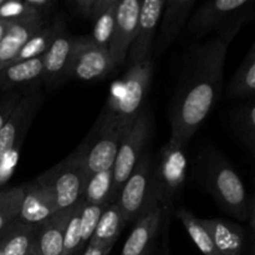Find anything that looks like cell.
Returning <instances> with one entry per match:
<instances>
[{
    "mask_svg": "<svg viewBox=\"0 0 255 255\" xmlns=\"http://www.w3.org/2000/svg\"><path fill=\"white\" fill-rule=\"evenodd\" d=\"M228 45L209 39L184 52L182 71L169 106L171 139L186 146L216 107L223 86Z\"/></svg>",
    "mask_w": 255,
    "mask_h": 255,
    "instance_id": "cell-1",
    "label": "cell"
},
{
    "mask_svg": "<svg viewBox=\"0 0 255 255\" xmlns=\"http://www.w3.org/2000/svg\"><path fill=\"white\" fill-rule=\"evenodd\" d=\"M197 176L223 211L241 221H249L254 228V201L249 198L236 169L221 153L203 149L198 157Z\"/></svg>",
    "mask_w": 255,
    "mask_h": 255,
    "instance_id": "cell-2",
    "label": "cell"
},
{
    "mask_svg": "<svg viewBox=\"0 0 255 255\" xmlns=\"http://www.w3.org/2000/svg\"><path fill=\"white\" fill-rule=\"evenodd\" d=\"M253 0L206 1L189 17L187 29L197 36L217 32V39L229 45L239 30L253 19Z\"/></svg>",
    "mask_w": 255,
    "mask_h": 255,
    "instance_id": "cell-3",
    "label": "cell"
},
{
    "mask_svg": "<svg viewBox=\"0 0 255 255\" xmlns=\"http://www.w3.org/2000/svg\"><path fill=\"white\" fill-rule=\"evenodd\" d=\"M186 146L169 139L161 148L154 163L152 162L149 181L148 209L167 207L181 192L187 176Z\"/></svg>",
    "mask_w": 255,
    "mask_h": 255,
    "instance_id": "cell-4",
    "label": "cell"
},
{
    "mask_svg": "<svg viewBox=\"0 0 255 255\" xmlns=\"http://www.w3.org/2000/svg\"><path fill=\"white\" fill-rule=\"evenodd\" d=\"M153 70L154 64L152 59L128 67L121 94L116 101L110 102L104 110L116 126L125 132L131 129L139 115L143 112L142 107L148 92Z\"/></svg>",
    "mask_w": 255,
    "mask_h": 255,
    "instance_id": "cell-5",
    "label": "cell"
},
{
    "mask_svg": "<svg viewBox=\"0 0 255 255\" xmlns=\"http://www.w3.org/2000/svg\"><path fill=\"white\" fill-rule=\"evenodd\" d=\"M126 133L116 126L106 112L100 115L89 136L75 151L81 161L86 178L97 172L112 169L119 147Z\"/></svg>",
    "mask_w": 255,
    "mask_h": 255,
    "instance_id": "cell-6",
    "label": "cell"
},
{
    "mask_svg": "<svg viewBox=\"0 0 255 255\" xmlns=\"http://www.w3.org/2000/svg\"><path fill=\"white\" fill-rule=\"evenodd\" d=\"M54 196L59 211L72 208L82 198L86 173L75 152L37 177Z\"/></svg>",
    "mask_w": 255,
    "mask_h": 255,
    "instance_id": "cell-7",
    "label": "cell"
},
{
    "mask_svg": "<svg viewBox=\"0 0 255 255\" xmlns=\"http://www.w3.org/2000/svg\"><path fill=\"white\" fill-rule=\"evenodd\" d=\"M149 117L146 111L142 112L136 120L133 126L128 132L125 134L124 139L117 151L116 158H115L114 167V181H112V193L110 203L117 201L120 191L125 182L127 181L131 172L133 171L134 166L146 149V143L148 141L149 134Z\"/></svg>",
    "mask_w": 255,
    "mask_h": 255,
    "instance_id": "cell-8",
    "label": "cell"
},
{
    "mask_svg": "<svg viewBox=\"0 0 255 255\" xmlns=\"http://www.w3.org/2000/svg\"><path fill=\"white\" fill-rule=\"evenodd\" d=\"M152 162L151 153L144 151L120 191L116 203L126 222L138 219L148 211Z\"/></svg>",
    "mask_w": 255,
    "mask_h": 255,
    "instance_id": "cell-9",
    "label": "cell"
},
{
    "mask_svg": "<svg viewBox=\"0 0 255 255\" xmlns=\"http://www.w3.org/2000/svg\"><path fill=\"white\" fill-rule=\"evenodd\" d=\"M115 69L109 49L97 45L91 37H77L69 77L81 81L101 80Z\"/></svg>",
    "mask_w": 255,
    "mask_h": 255,
    "instance_id": "cell-10",
    "label": "cell"
},
{
    "mask_svg": "<svg viewBox=\"0 0 255 255\" xmlns=\"http://www.w3.org/2000/svg\"><path fill=\"white\" fill-rule=\"evenodd\" d=\"M164 0H141L136 34L127 54L128 67L151 59Z\"/></svg>",
    "mask_w": 255,
    "mask_h": 255,
    "instance_id": "cell-11",
    "label": "cell"
},
{
    "mask_svg": "<svg viewBox=\"0 0 255 255\" xmlns=\"http://www.w3.org/2000/svg\"><path fill=\"white\" fill-rule=\"evenodd\" d=\"M42 101L44 95L37 91V89L30 90L24 95L6 124L0 129V159L16 151L17 144L26 134Z\"/></svg>",
    "mask_w": 255,
    "mask_h": 255,
    "instance_id": "cell-12",
    "label": "cell"
},
{
    "mask_svg": "<svg viewBox=\"0 0 255 255\" xmlns=\"http://www.w3.org/2000/svg\"><path fill=\"white\" fill-rule=\"evenodd\" d=\"M141 0H119L109 52L115 66L126 64L127 54L136 34Z\"/></svg>",
    "mask_w": 255,
    "mask_h": 255,
    "instance_id": "cell-13",
    "label": "cell"
},
{
    "mask_svg": "<svg viewBox=\"0 0 255 255\" xmlns=\"http://www.w3.org/2000/svg\"><path fill=\"white\" fill-rule=\"evenodd\" d=\"M194 0H166L163 11L157 29L154 40V56L159 57L176 41L178 35L186 26L189 14L193 9Z\"/></svg>",
    "mask_w": 255,
    "mask_h": 255,
    "instance_id": "cell-14",
    "label": "cell"
},
{
    "mask_svg": "<svg viewBox=\"0 0 255 255\" xmlns=\"http://www.w3.org/2000/svg\"><path fill=\"white\" fill-rule=\"evenodd\" d=\"M164 212L166 208L156 206L139 217L122 248L121 255H151Z\"/></svg>",
    "mask_w": 255,
    "mask_h": 255,
    "instance_id": "cell-15",
    "label": "cell"
},
{
    "mask_svg": "<svg viewBox=\"0 0 255 255\" xmlns=\"http://www.w3.org/2000/svg\"><path fill=\"white\" fill-rule=\"evenodd\" d=\"M22 189L24 196L16 221L36 226L59 211L52 193L37 178Z\"/></svg>",
    "mask_w": 255,
    "mask_h": 255,
    "instance_id": "cell-16",
    "label": "cell"
},
{
    "mask_svg": "<svg viewBox=\"0 0 255 255\" xmlns=\"http://www.w3.org/2000/svg\"><path fill=\"white\" fill-rule=\"evenodd\" d=\"M77 37L67 32L60 35L46 52L42 55L44 76L42 80L49 85H56L69 77L70 65L76 46Z\"/></svg>",
    "mask_w": 255,
    "mask_h": 255,
    "instance_id": "cell-17",
    "label": "cell"
},
{
    "mask_svg": "<svg viewBox=\"0 0 255 255\" xmlns=\"http://www.w3.org/2000/svg\"><path fill=\"white\" fill-rule=\"evenodd\" d=\"M49 20L46 17H32L24 21L12 22L0 41V71L11 64L27 40L39 31Z\"/></svg>",
    "mask_w": 255,
    "mask_h": 255,
    "instance_id": "cell-18",
    "label": "cell"
},
{
    "mask_svg": "<svg viewBox=\"0 0 255 255\" xmlns=\"http://www.w3.org/2000/svg\"><path fill=\"white\" fill-rule=\"evenodd\" d=\"M44 76L42 56L25 61L12 62L0 71V90L16 91L17 87L37 89L36 84Z\"/></svg>",
    "mask_w": 255,
    "mask_h": 255,
    "instance_id": "cell-19",
    "label": "cell"
},
{
    "mask_svg": "<svg viewBox=\"0 0 255 255\" xmlns=\"http://www.w3.org/2000/svg\"><path fill=\"white\" fill-rule=\"evenodd\" d=\"M72 208L57 211L44 222L36 224V247L40 254L61 255L65 229Z\"/></svg>",
    "mask_w": 255,
    "mask_h": 255,
    "instance_id": "cell-20",
    "label": "cell"
},
{
    "mask_svg": "<svg viewBox=\"0 0 255 255\" xmlns=\"http://www.w3.org/2000/svg\"><path fill=\"white\" fill-rule=\"evenodd\" d=\"M201 219V218H199ZM221 255H241L244 244L243 228L221 218L201 219Z\"/></svg>",
    "mask_w": 255,
    "mask_h": 255,
    "instance_id": "cell-21",
    "label": "cell"
},
{
    "mask_svg": "<svg viewBox=\"0 0 255 255\" xmlns=\"http://www.w3.org/2000/svg\"><path fill=\"white\" fill-rule=\"evenodd\" d=\"M66 32V25L61 15L55 17L51 21H47L41 29L35 32L31 37L26 41V44L21 47L19 54L12 62L25 61V60L35 59V57L42 56L49 50L52 42L57 39L61 34ZM11 62V64H12Z\"/></svg>",
    "mask_w": 255,
    "mask_h": 255,
    "instance_id": "cell-22",
    "label": "cell"
},
{
    "mask_svg": "<svg viewBox=\"0 0 255 255\" xmlns=\"http://www.w3.org/2000/svg\"><path fill=\"white\" fill-rule=\"evenodd\" d=\"M36 242V226L15 219L0 234V252L2 255H26Z\"/></svg>",
    "mask_w": 255,
    "mask_h": 255,
    "instance_id": "cell-23",
    "label": "cell"
},
{
    "mask_svg": "<svg viewBox=\"0 0 255 255\" xmlns=\"http://www.w3.org/2000/svg\"><path fill=\"white\" fill-rule=\"evenodd\" d=\"M126 223L127 222L120 211L119 204L116 202L109 203L102 211L99 222H97L96 229H95L89 243L115 246Z\"/></svg>",
    "mask_w": 255,
    "mask_h": 255,
    "instance_id": "cell-24",
    "label": "cell"
},
{
    "mask_svg": "<svg viewBox=\"0 0 255 255\" xmlns=\"http://www.w3.org/2000/svg\"><path fill=\"white\" fill-rule=\"evenodd\" d=\"M255 94V42L241 62L227 86V96L232 99H253Z\"/></svg>",
    "mask_w": 255,
    "mask_h": 255,
    "instance_id": "cell-25",
    "label": "cell"
},
{
    "mask_svg": "<svg viewBox=\"0 0 255 255\" xmlns=\"http://www.w3.org/2000/svg\"><path fill=\"white\" fill-rule=\"evenodd\" d=\"M117 5L119 0H97L91 20L94 22L91 39L97 45L106 49H109L110 40L114 31Z\"/></svg>",
    "mask_w": 255,
    "mask_h": 255,
    "instance_id": "cell-26",
    "label": "cell"
},
{
    "mask_svg": "<svg viewBox=\"0 0 255 255\" xmlns=\"http://www.w3.org/2000/svg\"><path fill=\"white\" fill-rule=\"evenodd\" d=\"M231 125L234 133L251 152L255 149V104L249 101L234 109L231 114Z\"/></svg>",
    "mask_w": 255,
    "mask_h": 255,
    "instance_id": "cell-27",
    "label": "cell"
},
{
    "mask_svg": "<svg viewBox=\"0 0 255 255\" xmlns=\"http://www.w3.org/2000/svg\"><path fill=\"white\" fill-rule=\"evenodd\" d=\"M112 181H114L112 169L97 172L89 176L86 178L81 201L90 206H107L111 201Z\"/></svg>",
    "mask_w": 255,
    "mask_h": 255,
    "instance_id": "cell-28",
    "label": "cell"
},
{
    "mask_svg": "<svg viewBox=\"0 0 255 255\" xmlns=\"http://www.w3.org/2000/svg\"><path fill=\"white\" fill-rule=\"evenodd\" d=\"M176 216L182 222L187 233L189 234L193 243L198 247L202 253L204 255H221L217 251L208 231L201 223V219L197 218L194 214H192L191 212L184 208L178 209L176 212Z\"/></svg>",
    "mask_w": 255,
    "mask_h": 255,
    "instance_id": "cell-29",
    "label": "cell"
},
{
    "mask_svg": "<svg viewBox=\"0 0 255 255\" xmlns=\"http://www.w3.org/2000/svg\"><path fill=\"white\" fill-rule=\"evenodd\" d=\"M81 206L82 201L75 204L72 208L71 216L66 224L64 234V247H62L61 255H79L82 252L81 249Z\"/></svg>",
    "mask_w": 255,
    "mask_h": 255,
    "instance_id": "cell-30",
    "label": "cell"
},
{
    "mask_svg": "<svg viewBox=\"0 0 255 255\" xmlns=\"http://www.w3.org/2000/svg\"><path fill=\"white\" fill-rule=\"evenodd\" d=\"M22 196H24L22 187L2 191V196L0 198V234L17 218Z\"/></svg>",
    "mask_w": 255,
    "mask_h": 255,
    "instance_id": "cell-31",
    "label": "cell"
},
{
    "mask_svg": "<svg viewBox=\"0 0 255 255\" xmlns=\"http://www.w3.org/2000/svg\"><path fill=\"white\" fill-rule=\"evenodd\" d=\"M105 207L106 206H90V204H85L82 202L81 219H80V224H81V249H85L89 244Z\"/></svg>",
    "mask_w": 255,
    "mask_h": 255,
    "instance_id": "cell-32",
    "label": "cell"
},
{
    "mask_svg": "<svg viewBox=\"0 0 255 255\" xmlns=\"http://www.w3.org/2000/svg\"><path fill=\"white\" fill-rule=\"evenodd\" d=\"M32 17H41L34 11L25 1H4L0 6V19L7 20V21L17 22L24 20L32 19ZM47 19V17H46Z\"/></svg>",
    "mask_w": 255,
    "mask_h": 255,
    "instance_id": "cell-33",
    "label": "cell"
},
{
    "mask_svg": "<svg viewBox=\"0 0 255 255\" xmlns=\"http://www.w3.org/2000/svg\"><path fill=\"white\" fill-rule=\"evenodd\" d=\"M25 94L17 91H6L0 97V129L2 128L9 117L16 109Z\"/></svg>",
    "mask_w": 255,
    "mask_h": 255,
    "instance_id": "cell-34",
    "label": "cell"
},
{
    "mask_svg": "<svg viewBox=\"0 0 255 255\" xmlns=\"http://www.w3.org/2000/svg\"><path fill=\"white\" fill-rule=\"evenodd\" d=\"M97 0H70L67 5L74 14L86 20H92Z\"/></svg>",
    "mask_w": 255,
    "mask_h": 255,
    "instance_id": "cell-35",
    "label": "cell"
},
{
    "mask_svg": "<svg viewBox=\"0 0 255 255\" xmlns=\"http://www.w3.org/2000/svg\"><path fill=\"white\" fill-rule=\"evenodd\" d=\"M25 2L41 17H47L54 7V1L51 0H25Z\"/></svg>",
    "mask_w": 255,
    "mask_h": 255,
    "instance_id": "cell-36",
    "label": "cell"
},
{
    "mask_svg": "<svg viewBox=\"0 0 255 255\" xmlns=\"http://www.w3.org/2000/svg\"><path fill=\"white\" fill-rule=\"evenodd\" d=\"M114 246H101V244L89 243L86 246V251L82 255H109Z\"/></svg>",
    "mask_w": 255,
    "mask_h": 255,
    "instance_id": "cell-37",
    "label": "cell"
},
{
    "mask_svg": "<svg viewBox=\"0 0 255 255\" xmlns=\"http://www.w3.org/2000/svg\"><path fill=\"white\" fill-rule=\"evenodd\" d=\"M12 24V21H7V20H4V19H0V41H1V39L4 37L5 32L7 31V29L10 27V25Z\"/></svg>",
    "mask_w": 255,
    "mask_h": 255,
    "instance_id": "cell-38",
    "label": "cell"
},
{
    "mask_svg": "<svg viewBox=\"0 0 255 255\" xmlns=\"http://www.w3.org/2000/svg\"><path fill=\"white\" fill-rule=\"evenodd\" d=\"M26 255H41L40 254L39 249H37V247H36V242H35V244L31 247V249H30L29 253H27Z\"/></svg>",
    "mask_w": 255,
    "mask_h": 255,
    "instance_id": "cell-39",
    "label": "cell"
},
{
    "mask_svg": "<svg viewBox=\"0 0 255 255\" xmlns=\"http://www.w3.org/2000/svg\"><path fill=\"white\" fill-rule=\"evenodd\" d=\"M2 2H4V0H0V6H1V5H2Z\"/></svg>",
    "mask_w": 255,
    "mask_h": 255,
    "instance_id": "cell-40",
    "label": "cell"
},
{
    "mask_svg": "<svg viewBox=\"0 0 255 255\" xmlns=\"http://www.w3.org/2000/svg\"><path fill=\"white\" fill-rule=\"evenodd\" d=\"M1 196H2V192H0V198H1Z\"/></svg>",
    "mask_w": 255,
    "mask_h": 255,
    "instance_id": "cell-41",
    "label": "cell"
},
{
    "mask_svg": "<svg viewBox=\"0 0 255 255\" xmlns=\"http://www.w3.org/2000/svg\"><path fill=\"white\" fill-rule=\"evenodd\" d=\"M0 255H2V253H1V252H0Z\"/></svg>",
    "mask_w": 255,
    "mask_h": 255,
    "instance_id": "cell-42",
    "label": "cell"
},
{
    "mask_svg": "<svg viewBox=\"0 0 255 255\" xmlns=\"http://www.w3.org/2000/svg\"><path fill=\"white\" fill-rule=\"evenodd\" d=\"M1 183H2V182H1V181H0V184H1Z\"/></svg>",
    "mask_w": 255,
    "mask_h": 255,
    "instance_id": "cell-43",
    "label": "cell"
}]
</instances>
